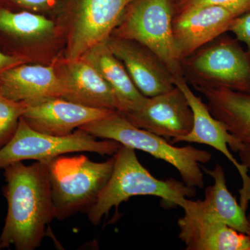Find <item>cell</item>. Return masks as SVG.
I'll use <instances>...</instances> for the list:
<instances>
[{
	"mask_svg": "<svg viewBox=\"0 0 250 250\" xmlns=\"http://www.w3.org/2000/svg\"><path fill=\"white\" fill-rule=\"evenodd\" d=\"M184 215L178 219L179 238L187 250H250V237L212 218L186 199L181 206Z\"/></svg>",
	"mask_w": 250,
	"mask_h": 250,
	"instance_id": "8fae6325",
	"label": "cell"
},
{
	"mask_svg": "<svg viewBox=\"0 0 250 250\" xmlns=\"http://www.w3.org/2000/svg\"><path fill=\"white\" fill-rule=\"evenodd\" d=\"M29 62V59L18 56L10 55L0 49V75L11 67L21 64L27 63Z\"/></svg>",
	"mask_w": 250,
	"mask_h": 250,
	"instance_id": "d4e9b609",
	"label": "cell"
},
{
	"mask_svg": "<svg viewBox=\"0 0 250 250\" xmlns=\"http://www.w3.org/2000/svg\"><path fill=\"white\" fill-rule=\"evenodd\" d=\"M54 29L53 21L45 16L0 7V42L5 53L27 59L23 55L25 45L47 37Z\"/></svg>",
	"mask_w": 250,
	"mask_h": 250,
	"instance_id": "ac0fdd59",
	"label": "cell"
},
{
	"mask_svg": "<svg viewBox=\"0 0 250 250\" xmlns=\"http://www.w3.org/2000/svg\"><path fill=\"white\" fill-rule=\"evenodd\" d=\"M248 222H249V233H248V236L250 237V215H248Z\"/></svg>",
	"mask_w": 250,
	"mask_h": 250,
	"instance_id": "4316f807",
	"label": "cell"
},
{
	"mask_svg": "<svg viewBox=\"0 0 250 250\" xmlns=\"http://www.w3.org/2000/svg\"><path fill=\"white\" fill-rule=\"evenodd\" d=\"M116 157L94 162L83 154L59 156L45 161L55 218L65 220L78 212L88 213L111 177Z\"/></svg>",
	"mask_w": 250,
	"mask_h": 250,
	"instance_id": "277c9868",
	"label": "cell"
},
{
	"mask_svg": "<svg viewBox=\"0 0 250 250\" xmlns=\"http://www.w3.org/2000/svg\"><path fill=\"white\" fill-rule=\"evenodd\" d=\"M174 85L183 92L191 107L193 113V125L191 131L188 134L179 139L172 140V143L187 142L207 145L226 156L241 176L243 185L239 190L240 205L247 210L250 202L249 170L246 165L238 162L229 151L230 148L235 152L241 142L229 132L221 122L212 116L207 104L193 93L185 77H176Z\"/></svg>",
	"mask_w": 250,
	"mask_h": 250,
	"instance_id": "ba28073f",
	"label": "cell"
},
{
	"mask_svg": "<svg viewBox=\"0 0 250 250\" xmlns=\"http://www.w3.org/2000/svg\"><path fill=\"white\" fill-rule=\"evenodd\" d=\"M82 57L91 63L106 81L121 103L122 113L132 111L144 101L146 97L138 89L123 62L108 47L106 41L94 46Z\"/></svg>",
	"mask_w": 250,
	"mask_h": 250,
	"instance_id": "d6986e66",
	"label": "cell"
},
{
	"mask_svg": "<svg viewBox=\"0 0 250 250\" xmlns=\"http://www.w3.org/2000/svg\"><path fill=\"white\" fill-rule=\"evenodd\" d=\"M235 152L239 154L242 164L246 165L248 170H250V145L240 143Z\"/></svg>",
	"mask_w": 250,
	"mask_h": 250,
	"instance_id": "484cf974",
	"label": "cell"
},
{
	"mask_svg": "<svg viewBox=\"0 0 250 250\" xmlns=\"http://www.w3.org/2000/svg\"><path fill=\"white\" fill-rule=\"evenodd\" d=\"M62 80L52 66L23 63L0 75V93L27 105L62 98Z\"/></svg>",
	"mask_w": 250,
	"mask_h": 250,
	"instance_id": "2e32d148",
	"label": "cell"
},
{
	"mask_svg": "<svg viewBox=\"0 0 250 250\" xmlns=\"http://www.w3.org/2000/svg\"><path fill=\"white\" fill-rule=\"evenodd\" d=\"M132 1L77 0L67 60L80 58L94 46L107 40Z\"/></svg>",
	"mask_w": 250,
	"mask_h": 250,
	"instance_id": "9c48e42d",
	"label": "cell"
},
{
	"mask_svg": "<svg viewBox=\"0 0 250 250\" xmlns=\"http://www.w3.org/2000/svg\"><path fill=\"white\" fill-rule=\"evenodd\" d=\"M116 157L111 177L95 205L88 210V220L98 225L113 208L118 209L131 197L149 195L159 197L167 207H181L187 197L196 193L195 188L174 179H156L140 162L135 149L122 146Z\"/></svg>",
	"mask_w": 250,
	"mask_h": 250,
	"instance_id": "7a4b0ae2",
	"label": "cell"
},
{
	"mask_svg": "<svg viewBox=\"0 0 250 250\" xmlns=\"http://www.w3.org/2000/svg\"><path fill=\"white\" fill-rule=\"evenodd\" d=\"M195 88L207 100L212 116L238 141L250 145V93L223 88Z\"/></svg>",
	"mask_w": 250,
	"mask_h": 250,
	"instance_id": "e0dca14e",
	"label": "cell"
},
{
	"mask_svg": "<svg viewBox=\"0 0 250 250\" xmlns=\"http://www.w3.org/2000/svg\"><path fill=\"white\" fill-rule=\"evenodd\" d=\"M57 0H0V7L15 11L16 8L41 11L50 9Z\"/></svg>",
	"mask_w": 250,
	"mask_h": 250,
	"instance_id": "cb8c5ba5",
	"label": "cell"
},
{
	"mask_svg": "<svg viewBox=\"0 0 250 250\" xmlns=\"http://www.w3.org/2000/svg\"><path fill=\"white\" fill-rule=\"evenodd\" d=\"M57 72L62 82V98L89 107L122 113L116 95L98 70L83 57L66 59Z\"/></svg>",
	"mask_w": 250,
	"mask_h": 250,
	"instance_id": "9a60e30c",
	"label": "cell"
},
{
	"mask_svg": "<svg viewBox=\"0 0 250 250\" xmlns=\"http://www.w3.org/2000/svg\"><path fill=\"white\" fill-rule=\"evenodd\" d=\"M3 170L8 211L0 250L11 246L18 250H36L45 238L46 227L55 218L47 162L26 166L19 161Z\"/></svg>",
	"mask_w": 250,
	"mask_h": 250,
	"instance_id": "6da1fadb",
	"label": "cell"
},
{
	"mask_svg": "<svg viewBox=\"0 0 250 250\" xmlns=\"http://www.w3.org/2000/svg\"><path fill=\"white\" fill-rule=\"evenodd\" d=\"M229 31L232 33L236 40L246 45L247 53L250 57V12L235 18Z\"/></svg>",
	"mask_w": 250,
	"mask_h": 250,
	"instance_id": "603a6c76",
	"label": "cell"
},
{
	"mask_svg": "<svg viewBox=\"0 0 250 250\" xmlns=\"http://www.w3.org/2000/svg\"><path fill=\"white\" fill-rule=\"evenodd\" d=\"M27 104L14 101L0 93V149L11 141Z\"/></svg>",
	"mask_w": 250,
	"mask_h": 250,
	"instance_id": "44dd1931",
	"label": "cell"
},
{
	"mask_svg": "<svg viewBox=\"0 0 250 250\" xmlns=\"http://www.w3.org/2000/svg\"><path fill=\"white\" fill-rule=\"evenodd\" d=\"M113 110L89 107L63 98L49 99L27 105L22 118L30 127L39 132L55 136H66L83 125L99 121Z\"/></svg>",
	"mask_w": 250,
	"mask_h": 250,
	"instance_id": "5bb4252c",
	"label": "cell"
},
{
	"mask_svg": "<svg viewBox=\"0 0 250 250\" xmlns=\"http://www.w3.org/2000/svg\"><path fill=\"white\" fill-rule=\"evenodd\" d=\"M122 147L113 140L98 141L93 135L77 129L66 136H55L33 129L23 118L14 136L0 149V170L26 160L48 161L67 153L89 152L114 155Z\"/></svg>",
	"mask_w": 250,
	"mask_h": 250,
	"instance_id": "52a82bcc",
	"label": "cell"
},
{
	"mask_svg": "<svg viewBox=\"0 0 250 250\" xmlns=\"http://www.w3.org/2000/svg\"><path fill=\"white\" fill-rule=\"evenodd\" d=\"M184 76L195 87L250 93V57L239 41L220 36L182 62Z\"/></svg>",
	"mask_w": 250,
	"mask_h": 250,
	"instance_id": "8992f818",
	"label": "cell"
},
{
	"mask_svg": "<svg viewBox=\"0 0 250 250\" xmlns=\"http://www.w3.org/2000/svg\"><path fill=\"white\" fill-rule=\"evenodd\" d=\"M185 1V0H179V5L182 4V2H184V1Z\"/></svg>",
	"mask_w": 250,
	"mask_h": 250,
	"instance_id": "83f0119b",
	"label": "cell"
},
{
	"mask_svg": "<svg viewBox=\"0 0 250 250\" xmlns=\"http://www.w3.org/2000/svg\"><path fill=\"white\" fill-rule=\"evenodd\" d=\"M236 18L229 10L214 5L179 11L174 18L173 34L181 61L223 35Z\"/></svg>",
	"mask_w": 250,
	"mask_h": 250,
	"instance_id": "7c38bea8",
	"label": "cell"
},
{
	"mask_svg": "<svg viewBox=\"0 0 250 250\" xmlns=\"http://www.w3.org/2000/svg\"><path fill=\"white\" fill-rule=\"evenodd\" d=\"M174 16L172 0H133L111 36L146 46L164 62L174 78L182 77V61L174 39Z\"/></svg>",
	"mask_w": 250,
	"mask_h": 250,
	"instance_id": "5b68a950",
	"label": "cell"
},
{
	"mask_svg": "<svg viewBox=\"0 0 250 250\" xmlns=\"http://www.w3.org/2000/svg\"><path fill=\"white\" fill-rule=\"evenodd\" d=\"M106 44L119 59L139 91L147 98L166 93L175 86L174 77L164 62L146 46L111 36Z\"/></svg>",
	"mask_w": 250,
	"mask_h": 250,
	"instance_id": "4fadbf2b",
	"label": "cell"
},
{
	"mask_svg": "<svg viewBox=\"0 0 250 250\" xmlns=\"http://www.w3.org/2000/svg\"><path fill=\"white\" fill-rule=\"evenodd\" d=\"M124 115L134 126L164 139L175 140L186 136L193 125L191 107L176 85L166 93L146 97L139 107Z\"/></svg>",
	"mask_w": 250,
	"mask_h": 250,
	"instance_id": "30bf717a",
	"label": "cell"
},
{
	"mask_svg": "<svg viewBox=\"0 0 250 250\" xmlns=\"http://www.w3.org/2000/svg\"><path fill=\"white\" fill-rule=\"evenodd\" d=\"M205 5L221 6L236 17L250 12V0H185L179 5V11Z\"/></svg>",
	"mask_w": 250,
	"mask_h": 250,
	"instance_id": "7402d4cb",
	"label": "cell"
},
{
	"mask_svg": "<svg viewBox=\"0 0 250 250\" xmlns=\"http://www.w3.org/2000/svg\"><path fill=\"white\" fill-rule=\"evenodd\" d=\"M79 129L95 137L113 140L122 146L139 149L166 161L178 171L187 187L203 188L205 186L201 165L212 159V154L208 151L190 146L175 147L164 138L134 126L118 111Z\"/></svg>",
	"mask_w": 250,
	"mask_h": 250,
	"instance_id": "3957f363",
	"label": "cell"
},
{
	"mask_svg": "<svg viewBox=\"0 0 250 250\" xmlns=\"http://www.w3.org/2000/svg\"><path fill=\"white\" fill-rule=\"evenodd\" d=\"M202 168L213 179L214 184L206 188L205 199L197 200V206L212 218L248 234L249 222L246 210L229 190L223 166L216 164L213 170Z\"/></svg>",
	"mask_w": 250,
	"mask_h": 250,
	"instance_id": "ffe728a7",
	"label": "cell"
}]
</instances>
